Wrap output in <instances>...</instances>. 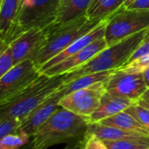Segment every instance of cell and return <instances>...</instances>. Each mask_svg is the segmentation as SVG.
<instances>
[{"label": "cell", "instance_id": "obj_3", "mask_svg": "<svg viewBox=\"0 0 149 149\" xmlns=\"http://www.w3.org/2000/svg\"><path fill=\"white\" fill-rule=\"evenodd\" d=\"M65 78L66 74L47 76L42 73L29 88L0 106V119L14 117L22 122L32 110L65 85Z\"/></svg>", "mask_w": 149, "mask_h": 149}, {"label": "cell", "instance_id": "obj_2", "mask_svg": "<svg viewBox=\"0 0 149 149\" xmlns=\"http://www.w3.org/2000/svg\"><path fill=\"white\" fill-rule=\"evenodd\" d=\"M148 32L149 29L142 31L112 46H108L86 64L66 73L65 84L86 74L121 68L128 62Z\"/></svg>", "mask_w": 149, "mask_h": 149}, {"label": "cell", "instance_id": "obj_31", "mask_svg": "<svg viewBox=\"0 0 149 149\" xmlns=\"http://www.w3.org/2000/svg\"><path fill=\"white\" fill-rule=\"evenodd\" d=\"M142 76H143V79H144V81L148 89H149V68L147 69L144 72H142Z\"/></svg>", "mask_w": 149, "mask_h": 149}, {"label": "cell", "instance_id": "obj_14", "mask_svg": "<svg viewBox=\"0 0 149 149\" xmlns=\"http://www.w3.org/2000/svg\"><path fill=\"white\" fill-rule=\"evenodd\" d=\"M109 18L110 17L105 19L100 24H99L93 31H91L87 34L82 36L81 38H78L72 45H70L66 49H65L59 54H58L57 56H55L54 58L50 59L47 63H45L40 68V70H39L40 72L42 73L43 72L49 69L50 67H52V66L60 63L61 61L66 59L67 58L78 53L79 52H80L81 50H83L84 48H86V46H88L89 45H91L94 41L104 38L105 37V32H106V26L107 24V22H108Z\"/></svg>", "mask_w": 149, "mask_h": 149}, {"label": "cell", "instance_id": "obj_33", "mask_svg": "<svg viewBox=\"0 0 149 149\" xmlns=\"http://www.w3.org/2000/svg\"><path fill=\"white\" fill-rule=\"evenodd\" d=\"M20 149H36L34 147H33V145H32V143H31V141L30 142V143H28L27 145H25L24 147H23L22 148Z\"/></svg>", "mask_w": 149, "mask_h": 149}, {"label": "cell", "instance_id": "obj_5", "mask_svg": "<svg viewBox=\"0 0 149 149\" xmlns=\"http://www.w3.org/2000/svg\"><path fill=\"white\" fill-rule=\"evenodd\" d=\"M61 0H23L15 25L13 40L31 29H46L57 17Z\"/></svg>", "mask_w": 149, "mask_h": 149}, {"label": "cell", "instance_id": "obj_13", "mask_svg": "<svg viewBox=\"0 0 149 149\" xmlns=\"http://www.w3.org/2000/svg\"><path fill=\"white\" fill-rule=\"evenodd\" d=\"M23 0H0V52L13 41L15 25Z\"/></svg>", "mask_w": 149, "mask_h": 149}, {"label": "cell", "instance_id": "obj_1", "mask_svg": "<svg viewBox=\"0 0 149 149\" xmlns=\"http://www.w3.org/2000/svg\"><path fill=\"white\" fill-rule=\"evenodd\" d=\"M89 117L75 114L59 107L33 134L31 143L36 149H48L59 144L83 141L87 134Z\"/></svg>", "mask_w": 149, "mask_h": 149}, {"label": "cell", "instance_id": "obj_24", "mask_svg": "<svg viewBox=\"0 0 149 149\" xmlns=\"http://www.w3.org/2000/svg\"><path fill=\"white\" fill-rule=\"evenodd\" d=\"M21 120L14 117H6L0 119V139L6 135L20 132Z\"/></svg>", "mask_w": 149, "mask_h": 149}, {"label": "cell", "instance_id": "obj_19", "mask_svg": "<svg viewBox=\"0 0 149 149\" xmlns=\"http://www.w3.org/2000/svg\"><path fill=\"white\" fill-rule=\"evenodd\" d=\"M100 123L107 126L116 127L127 131L149 135L148 130L145 127H143L134 117H133L131 114L127 113V112H122L116 115L105 119Z\"/></svg>", "mask_w": 149, "mask_h": 149}, {"label": "cell", "instance_id": "obj_23", "mask_svg": "<svg viewBox=\"0 0 149 149\" xmlns=\"http://www.w3.org/2000/svg\"><path fill=\"white\" fill-rule=\"evenodd\" d=\"M148 68L149 54H146L135 59L129 60L124 66L120 69L128 73H142Z\"/></svg>", "mask_w": 149, "mask_h": 149}, {"label": "cell", "instance_id": "obj_21", "mask_svg": "<svg viewBox=\"0 0 149 149\" xmlns=\"http://www.w3.org/2000/svg\"><path fill=\"white\" fill-rule=\"evenodd\" d=\"M105 143L108 149H146L149 148V136L120 141H106Z\"/></svg>", "mask_w": 149, "mask_h": 149}, {"label": "cell", "instance_id": "obj_16", "mask_svg": "<svg viewBox=\"0 0 149 149\" xmlns=\"http://www.w3.org/2000/svg\"><path fill=\"white\" fill-rule=\"evenodd\" d=\"M92 1L93 0H61L56 20L52 25H62L86 17Z\"/></svg>", "mask_w": 149, "mask_h": 149}, {"label": "cell", "instance_id": "obj_20", "mask_svg": "<svg viewBox=\"0 0 149 149\" xmlns=\"http://www.w3.org/2000/svg\"><path fill=\"white\" fill-rule=\"evenodd\" d=\"M115 70L112 71H106V72H93V73H89L86 74L83 76H80L66 84L64 85V90L65 95L72 93L74 91H77L81 88H85L87 86H90L92 85H94L99 82H103V81H107L111 76V74L114 72Z\"/></svg>", "mask_w": 149, "mask_h": 149}, {"label": "cell", "instance_id": "obj_18", "mask_svg": "<svg viewBox=\"0 0 149 149\" xmlns=\"http://www.w3.org/2000/svg\"><path fill=\"white\" fill-rule=\"evenodd\" d=\"M124 9V0H93L86 13L88 19H106Z\"/></svg>", "mask_w": 149, "mask_h": 149}, {"label": "cell", "instance_id": "obj_34", "mask_svg": "<svg viewBox=\"0 0 149 149\" xmlns=\"http://www.w3.org/2000/svg\"><path fill=\"white\" fill-rule=\"evenodd\" d=\"M143 96H146V97H149V89H148V91L145 93V94Z\"/></svg>", "mask_w": 149, "mask_h": 149}, {"label": "cell", "instance_id": "obj_25", "mask_svg": "<svg viewBox=\"0 0 149 149\" xmlns=\"http://www.w3.org/2000/svg\"><path fill=\"white\" fill-rule=\"evenodd\" d=\"M125 112L134 117L143 127L149 131V110L140 106L137 103H134Z\"/></svg>", "mask_w": 149, "mask_h": 149}, {"label": "cell", "instance_id": "obj_11", "mask_svg": "<svg viewBox=\"0 0 149 149\" xmlns=\"http://www.w3.org/2000/svg\"><path fill=\"white\" fill-rule=\"evenodd\" d=\"M108 47L107 43L105 39V37L100 38L78 53L67 58L66 59L61 61L60 63L50 67L49 69L43 72V74L47 76H55V75H62L66 74L81 65L86 64L92 58H93L97 54H99L103 50Z\"/></svg>", "mask_w": 149, "mask_h": 149}, {"label": "cell", "instance_id": "obj_27", "mask_svg": "<svg viewBox=\"0 0 149 149\" xmlns=\"http://www.w3.org/2000/svg\"><path fill=\"white\" fill-rule=\"evenodd\" d=\"M82 149H108L104 141L94 134H86Z\"/></svg>", "mask_w": 149, "mask_h": 149}, {"label": "cell", "instance_id": "obj_29", "mask_svg": "<svg viewBox=\"0 0 149 149\" xmlns=\"http://www.w3.org/2000/svg\"><path fill=\"white\" fill-rule=\"evenodd\" d=\"M137 104H139L140 106L147 108L149 110V97H146V96H142L137 102Z\"/></svg>", "mask_w": 149, "mask_h": 149}, {"label": "cell", "instance_id": "obj_4", "mask_svg": "<svg viewBox=\"0 0 149 149\" xmlns=\"http://www.w3.org/2000/svg\"><path fill=\"white\" fill-rule=\"evenodd\" d=\"M104 20H91L86 17H83L62 25L48 27L45 44L33 58L35 65L40 70L50 59L59 54L78 38L93 31Z\"/></svg>", "mask_w": 149, "mask_h": 149}, {"label": "cell", "instance_id": "obj_32", "mask_svg": "<svg viewBox=\"0 0 149 149\" xmlns=\"http://www.w3.org/2000/svg\"><path fill=\"white\" fill-rule=\"evenodd\" d=\"M135 0H124V9H127Z\"/></svg>", "mask_w": 149, "mask_h": 149}, {"label": "cell", "instance_id": "obj_7", "mask_svg": "<svg viewBox=\"0 0 149 149\" xmlns=\"http://www.w3.org/2000/svg\"><path fill=\"white\" fill-rule=\"evenodd\" d=\"M42 75L32 59L15 65L0 77V106L9 102L33 85Z\"/></svg>", "mask_w": 149, "mask_h": 149}, {"label": "cell", "instance_id": "obj_28", "mask_svg": "<svg viewBox=\"0 0 149 149\" xmlns=\"http://www.w3.org/2000/svg\"><path fill=\"white\" fill-rule=\"evenodd\" d=\"M128 10H149V0H135Z\"/></svg>", "mask_w": 149, "mask_h": 149}, {"label": "cell", "instance_id": "obj_22", "mask_svg": "<svg viewBox=\"0 0 149 149\" xmlns=\"http://www.w3.org/2000/svg\"><path fill=\"white\" fill-rule=\"evenodd\" d=\"M31 141V137L24 131L6 135L0 139V149H20Z\"/></svg>", "mask_w": 149, "mask_h": 149}, {"label": "cell", "instance_id": "obj_9", "mask_svg": "<svg viewBox=\"0 0 149 149\" xmlns=\"http://www.w3.org/2000/svg\"><path fill=\"white\" fill-rule=\"evenodd\" d=\"M107 91L136 103L148 91V87L142 73H128L121 69H117L111 74L107 81Z\"/></svg>", "mask_w": 149, "mask_h": 149}, {"label": "cell", "instance_id": "obj_15", "mask_svg": "<svg viewBox=\"0 0 149 149\" xmlns=\"http://www.w3.org/2000/svg\"><path fill=\"white\" fill-rule=\"evenodd\" d=\"M134 102L122 96L112 94L107 91L97 110L89 117L90 123L100 122L105 119L125 112Z\"/></svg>", "mask_w": 149, "mask_h": 149}, {"label": "cell", "instance_id": "obj_17", "mask_svg": "<svg viewBox=\"0 0 149 149\" xmlns=\"http://www.w3.org/2000/svg\"><path fill=\"white\" fill-rule=\"evenodd\" d=\"M87 134H94L100 138L102 141H120L133 138H139L147 136L146 134L127 131L116 127L103 125L100 122L90 123L88 127ZM149 136V135H148Z\"/></svg>", "mask_w": 149, "mask_h": 149}, {"label": "cell", "instance_id": "obj_26", "mask_svg": "<svg viewBox=\"0 0 149 149\" xmlns=\"http://www.w3.org/2000/svg\"><path fill=\"white\" fill-rule=\"evenodd\" d=\"M14 65L15 64L12 52L9 46L4 51L0 52V77L8 72Z\"/></svg>", "mask_w": 149, "mask_h": 149}, {"label": "cell", "instance_id": "obj_8", "mask_svg": "<svg viewBox=\"0 0 149 149\" xmlns=\"http://www.w3.org/2000/svg\"><path fill=\"white\" fill-rule=\"evenodd\" d=\"M107 81L99 82L66 94L59 101V107L75 114L90 117L100 107L101 99L107 93Z\"/></svg>", "mask_w": 149, "mask_h": 149}, {"label": "cell", "instance_id": "obj_30", "mask_svg": "<svg viewBox=\"0 0 149 149\" xmlns=\"http://www.w3.org/2000/svg\"><path fill=\"white\" fill-rule=\"evenodd\" d=\"M84 141H85V140H84ZM84 141H80V142L74 143V144L67 145L65 148L63 149H82V148H83V144H84Z\"/></svg>", "mask_w": 149, "mask_h": 149}, {"label": "cell", "instance_id": "obj_6", "mask_svg": "<svg viewBox=\"0 0 149 149\" xmlns=\"http://www.w3.org/2000/svg\"><path fill=\"white\" fill-rule=\"evenodd\" d=\"M149 29V10L122 9L111 17L106 26L105 39L112 46L127 38Z\"/></svg>", "mask_w": 149, "mask_h": 149}, {"label": "cell", "instance_id": "obj_12", "mask_svg": "<svg viewBox=\"0 0 149 149\" xmlns=\"http://www.w3.org/2000/svg\"><path fill=\"white\" fill-rule=\"evenodd\" d=\"M63 86L28 114L22 121L20 131L25 132L31 137L33 135L38 127H40L59 107V101L65 95Z\"/></svg>", "mask_w": 149, "mask_h": 149}, {"label": "cell", "instance_id": "obj_35", "mask_svg": "<svg viewBox=\"0 0 149 149\" xmlns=\"http://www.w3.org/2000/svg\"><path fill=\"white\" fill-rule=\"evenodd\" d=\"M146 149H149V148H146Z\"/></svg>", "mask_w": 149, "mask_h": 149}, {"label": "cell", "instance_id": "obj_10", "mask_svg": "<svg viewBox=\"0 0 149 149\" xmlns=\"http://www.w3.org/2000/svg\"><path fill=\"white\" fill-rule=\"evenodd\" d=\"M47 29L29 30L10 43L9 46L11 49L15 65L26 59L33 60L45 44Z\"/></svg>", "mask_w": 149, "mask_h": 149}]
</instances>
